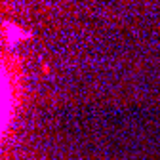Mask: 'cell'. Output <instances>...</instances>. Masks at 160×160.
<instances>
[{"instance_id":"obj_1","label":"cell","mask_w":160,"mask_h":160,"mask_svg":"<svg viewBox=\"0 0 160 160\" xmlns=\"http://www.w3.org/2000/svg\"><path fill=\"white\" fill-rule=\"evenodd\" d=\"M42 71H44L46 74H48V73H50V65H48V63H44V65H42Z\"/></svg>"}]
</instances>
